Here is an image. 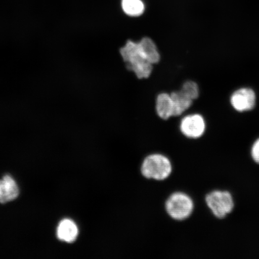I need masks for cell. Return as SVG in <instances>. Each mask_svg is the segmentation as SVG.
Segmentation results:
<instances>
[{"label":"cell","instance_id":"6da1fadb","mask_svg":"<svg viewBox=\"0 0 259 259\" xmlns=\"http://www.w3.org/2000/svg\"><path fill=\"white\" fill-rule=\"evenodd\" d=\"M120 54L127 69L134 72L139 79L150 77L153 70V64L147 60L138 43L128 40L121 48Z\"/></svg>","mask_w":259,"mask_h":259},{"label":"cell","instance_id":"5bb4252c","mask_svg":"<svg viewBox=\"0 0 259 259\" xmlns=\"http://www.w3.org/2000/svg\"><path fill=\"white\" fill-rule=\"evenodd\" d=\"M250 155L252 161L259 164V138L255 139L251 145Z\"/></svg>","mask_w":259,"mask_h":259},{"label":"cell","instance_id":"8fae6325","mask_svg":"<svg viewBox=\"0 0 259 259\" xmlns=\"http://www.w3.org/2000/svg\"><path fill=\"white\" fill-rule=\"evenodd\" d=\"M142 53L147 60L152 64H157L160 60V56L156 45L151 38L144 37L138 42Z\"/></svg>","mask_w":259,"mask_h":259},{"label":"cell","instance_id":"9c48e42d","mask_svg":"<svg viewBox=\"0 0 259 259\" xmlns=\"http://www.w3.org/2000/svg\"><path fill=\"white\" fill-rule=\"evenodd\" d=\"M156 112L160 118L166 120L174 116V107L170 95L161 93L156 99Z\"/></svg>","mask_w":259,"mask_h":259},{"label":"cell","instance_id":"8992f818","mask_svg":"<svg viewBox=\"0 0 259 259\" xmlns=\"http://www.w3.org/2000/svg\"><path fill=\"white\" fill-rule=\"evenodd\" d=\"M230 102L236 111H250L256 104V95L253 90L248 87H242L232 94Z\"/></svg>","mask_w":259,"mask_h":259},{"label":"cell","instance_id":"277c9868","mask_svg":"<svg viewBox=\"0 0 259 259\" xmlns=\"http://www.w3.org/2000/svg\"><path fill=\"white\" fill-rule=\"evenodd\" d=\"M165 208L171 219L183 221L192 215L194 204L192 197L187 194L176 192L168 198Z\"/></svg>","mask_w":259,"mask_h":259},{"label":"cell","instance_id":"7a4b0ae2","mask_svg":"<svg viewBox=\"0 0 259 259\" xmlns=\"http://www.w3.org/2000/svg\"><path fill=\"white\" fill-rule=\"evenodd\" d=\"M172 171V165L169 158L160 154L148 155L141 166V173L146 178L163 181Z\"/></svg>","mask_w":259,"mask_h":259},{"label":"cell","instance_id":"30bf717a","mask_svg":"<svg viewBox=\"0 0 259 259\" xmlns=\"http://www.w3.org/2000/svg\"><path fill=\"white\" fill-rule=\"evenodd\" d=\"M174 107V116L182 115L189 109L193 104V100L184 95L181 91L170 94Z\"/></svg>","mask_w":259,"mask_h":259},{"label":"cell","instance_id":"4fadbf2b","mask_svg":"<svg viewBox=\"0 0 259 259\" xmlns=\"http://www.w3.org/2000/svg\"><path fill=\"white\" fill-rule=\"evenodd\" d=\"M181 91L193 101L199 97V87L196 82L192 80H188L184 82Z\"/></svg>","mask_w":259,"mask_h":259},{"label":"cell","instance_id":"3957f363","mask_svg":"<svg viewBox=\"0 0 259 259\" xmlns=\"http://www.w3.org/2000/svg\"><path fill=\"white\" fill-rule=\"evenodd\" d=\"M205 203L215 218L223 219L232 212L235 200L229 191L214 190L206 194Z\"/></svg>","mask_w":259,"mask_h":259},{"label":"cell","instance_id":"7c38bea8","mask_svg":"<svg viewBox=\"0 0 259 259\" xmlns=\"http://www.w3.org/2000/svg\"><path fill=\"white\" fill-rule=\"evenodd\" d=\"M122 8L126 14L138 16L143 14L145 6L141 0H122Z\"/></svg>","mask_w":259,"mask_h":259},{"label":"cell","instance_id":"5b68a950","mask_svg":"<svg viewBox=\"0 0 259 259\" xmlns=\"http://www.w3.org/2000/svg\"><path fill=\"white\" fill-rule=\"evenodd\" d=\"M206 130L205 119L199 113H194L185 116L180 123V131L187 138L199 139L205 134Z\"/></svg>","mask_w":259,"mask_h":259},{"label":"cell","instance_id":"52a82bcc","mask_svg":"<svg viewBox=\"0 0 259 259\" xmlns=\"http://www.w3.org/2000/svg\"><path fill=\"white\" fill-rule=\"evenodd\" d=\"M19 190L15 181L9 176L0 180V203L5 204L17 198Z\"/></svg>","mask_w":259,"mask_h":259},{"label":"cell","instance_id":"ba28073f","mask_svg":"<svg viewBox=\"0 0 259 259\" xmlns=\"http://www.w3.org/2000/svg\"><path fill=\"white\" fill-rule=\"evenodd\" d=\"M78 234V228L72 220L64 219L58 225L57 236L60 241L73 243L76 240Z\"/></svg>","mask_w":259,"mask_h":259}]
</instances>
